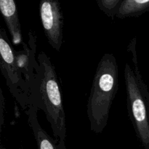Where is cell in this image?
<instances>
[{"label":"cell","instance_id":"cell-1","mask_svg":"<svg viewBox=\"0 0 149 149\" xmlns=\"http://www.w3.org/2000/svg\"><path fill=\"white\" fill-rule=\"evenodd\" d=\"M36 80L33 93L29 97V106L44 111L51 126L54 138L65 141L66 120L62 94L55 68L44 52L37 56Z\"/></svg>","mask_w":149,"mask_h":149},{"label":"cell","instance_id":"cell-2","mask_svg":"<svg viewBox=\"0 0 149 149\" xmlns=\"http://www.w3.org/2000/svg\"><path fill=\"white\" fill-rule=\"evenodd\" d=\"M118 88L117 61L113 54L106 53L97 64L87 100V117L95 133H101L106 128Z\"/></svg>","mask_w":149,"mask_h":149},{"label":"cell","instance_id":"cell-3","mask_svg":"<svg viewBox=\"0 0 149 149\" xmlns=\"http://www.w3.org/2000/svg\"><path fill=\"white\" fill-rule=\"evenodd\" d=\"M136 44V38L134 37L127 47L134 68L126 63L124 71L127 107L138 140L144 149H149V91L138 66Z\"/></svg>","mask_w":149,"mask_h":149},{"label":"cell","instance_id":"cell-4","mask_svg":"<svg viewBox=\"0 0 149 149\" xmlns=\"http://www.w3.org/2000/svg\"><path fill=\"white\" fill-rule=\"evenodd\" d=\"M0 68L6 84L22 109L26 112L29 108V93L25 79L17 65L15 51L4 29H0Z\"/></svg>","mask_w":149,"mask_h":149},{"label":"cell","instance_id":"cell-5","mask_svg":"<svg viewBox=\"0 0 149 149\" xmlns=\"http://www.w3.org/2000/svg\"><path fill=\"white\" fill-rule=\"evenodd\" d=\"M39 15L48 43L59 52L63 42V17L58 0H41Z\"/></svg>","mask_w":149,"mask_h":149},{"label":"cell","instance_id":"cell-6","mask_svg":"<svg viewBox=\"0 0 149 149\" xmlns=\"http://www.w3.org/2000/svg\"><path fill=\"white\" fill-rule=\"evenodd\" d=\"M37 111L38 109L36 107L30 106L26 113L38 149H66L65 141H58L55 138H52L39 125Z\"/></svg>","mask_w":149,"mask_h":149},{"label":"cell","instance_id":"cell-7","mask_svg":"<svg viewBox=\"0 0 149 149\" xmlns=\"http://www.w3.org/2000/svg\"><path fill=\"white\" fill-rule=\"evenodd\" d=\"M0 10L13 42L15 45L21 43V26L15 0H0Z\"/></svg>","mask_w":149,"mask_h":149},{"label":"cell","instance_id":"cell-8","mask_svg":"<svg viewBox=\"0 0 149 149\" xmlns=\"http://www.w3.org/2000/svg\"><path fill=\"white\" fill-rule=\"evenodd\" d=\"M149 11V0H122L116 16L119 18L138 17Z\"/></svg>","mask_w":149,"mask_h":149},{"label":"cell","instance_id":"cell-9","mask_svg":"<svg viewBox=\"0 0 149 149\" xmlns=\"http://www.w3.org/2000/svg\"><path fill=\"white\" fill-rule=\"evenodd\" d=\"M98 7L109 17L116 16L122 0H96Z\"/></svg>","mask_w":149,"mask_h":149},{"label":"cell","instance_id":"cell-10","mask_svg":"<svg viewBox=\"0 0 149 149\" xmlns=\"http://www.w3.org/2000/svg\"><path fill=\"white\" fill-rule=\"evenodd\" d=\"M4 110H5V99L2 91L0 90V132H1L4 125Z\"/></svg>","mask_w":149,"mask_h":149},{"label":"cell","instance_id":"cell-11","mask_svg":"<svg viewBox=\"0 0 149 149\" xmlns=\"http://www.w3.org/2000/svg\"><path fill=\"white\" fill-rule=\"evenodd\" d=\"M0 149H7V148H6V147H4L2 144H1V146H0Z\"/></svg>","mask_w":149,"mask_h":149}]
</instances>
